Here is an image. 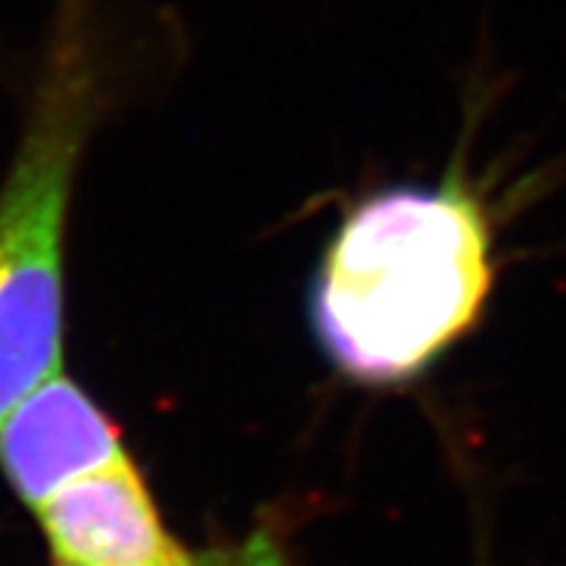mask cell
Wrapping results in <instances>:
<instances>
[{
    "label": "cell",
    "instance_id": "1",
    "mask_svg": "<svg viewBox=\"0 0 566 566\" xmlns=\"http://www.w3.org/2000/svg\"><path fill=\"white\" fill-rule=\"evenodd\" d=\"M492 281V226L465 188L381 191L324 258L315 333L353 379H410L478 321Z\"/></svg>",
    "mask_w": 566,
    "mask_h": 566
},
{
    "label": "cell",
    "instance_id": "2",
    "mask_svg": "<svg viewBox=\"0 0 566 566\" xmlns=\"http://www.w3.org/2000/svg\"><path fill=\"white\" fill-rule=\"evenodd\" d=\"M98 111L87 0H64L53 50L0 191V424L61 370L64 223L75 165Z\"/></svg>",
    "mask_w": 566,
    "mask_h": 566
},
{
    "label": "cell",
    "instance_id": "3",
    "mask_svg": "<svg viewBox=\"0 0 566 566\" xmlns=\"http://www.w3.org/2000/svg\"><path fill=\"white\" fill-rule=\"evenodd\" d=\"M122 460L127 451L119 424L61 370L23 396L0 424V469L35 512L75 480Z\"/></svg>",
    "mask_w": 566,
    "mask_h": 566
},
{
    "label": "cell",
    "instance_id": "4",
    "mask_svg": "<svg viewBox=\"0 0 566 566\" xmlns=\"http://www.w3.org/2000/svg\"><path fill=\"white\" fill-rule=\"evenodd\" d=\"M61 566H206L168 535L130 457L38 509Z\"/></svg>",
    "mask_w": 566,
    "mask_h": 566
}]
</instances>
